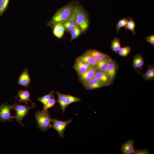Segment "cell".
<instances>
[{"label": "cell", "instance_id": "9", "mask_svg": "<svg viewBox=\"0 0 154 154\" xmlns=\"http://www.w3.org/2000/svg\"><path fill=\"white\" fill-rule=\"evenodd\" d=\"M93 66H94L81 61L76 58L73 67L77 74H82Z\"/></svg>", "mask_w": 154, "mask_h": 154}, {"label": "cell", "instance_id": "11", "mask_svg": "<svg viewBox=\"0 0 154 154\" xmlns=\"http://www.w3.org/2000/svg\"><path fill=\"white\" fill-rule=\"evenodd\" d=\"M93 78L100 81L106 86L110 85L113 82L105 71L97 72L95 74Z\"/></svg>", "mask_w": 154, "mask_h": 154}, {"label": "cell", "instance_id": "22", "mask_svg": "<svg viewBox=\"0 0 154 154\" xmlns=\"http://www.w3.org/2000/svg\"><path fill=\"white\" fill-rule=\"evenodd\" d=\"M121 40L119 38L114 37L111 42V49L114 52L117 53L121 48Z\"/></svg>", "mask_w": 154, "mask_h": 154}, {"label": "cell", "instance_id": "12", "mask_svg": "<svg viewBox=\"0 0 154 154\" xmlns=\"http://www.w3.org/2000/svg\"><path fill=\"white\" fill-rule=\"evenodd\" d=\"M86 89L92 90L106 86L104 84L98 80L93 78L83 84Z\"/></svg>", "mask_w": 154, "mask_h": 154}, {"label": "cell", "instance_id": "33", "mask_svg": "<svg viewBox=\"0 0 154 154\" xmlns=\"http://www.w3.org/2000/svg\"><path fill=\"white\" fill-rule=\"evenodd\" d=\"M146 41L152 45H154V35L148 36L145 38Z\"/></svg>", "mask_w": 154, "mask_h": 154}, {"label": "cell", "instance_id": "15", "mask_svg": "<svg viewBox=\"0 0 154 154\" xmlns=\"http://www.w3.org/2000/svg\"><path fill=\"white\" fill-rule=\"evenodd\" d=\"M117 68V65L116 61L112 60L109 64L105 71L112 81L116 77Z\"/></svg>", "mask_w": 154, "mask_h": 154}, {"label": "cell", "instance_id": "10", "mask_svg": "<svg viewBox=\"0 0 154 154\" xmlns=\"http://www.w3.org/2000/svg\"><path fill=\"white\" fill-rule=\"evenodd\" d=\"M84 53L92 56L97 61L110 57L106 54L94 49L88 50Z\"/></svg>", "mask_w": 154, "mask_h": 154}, {"label": "cell", "instance_id": "27", "mask_svg": "<svg viewBox=\"0 0 154 154\" xmlns=\"http://www.w3.org/2000/svg\"><path fill=\"white\" fill-rule=\"evenodd\" d=\"M65 98L68 106L72 103L79 102L81 101V99L80 98L69 94H65Z\"/></svg>", "mask_w": 154, "mask_h": 154}, {"label": "cell", "instance_id": "19", "mask_svg": "<svg viewBox=\"0 0 154 154\" xmlns=\"http://www.w3.org/2000/svg\"><path fill=\"white\" fill-rule=\"evenodd\" d=\"M53 27V33L54 36L58 38H61L65 30L63 23H58Z\"/></svg>", "mask_w": 154, "mask_h": 154}, {"label": "cell", "instance_id": "28", "mask_svg": "<svg viewBox=\"0 0 154 154\" xmlns=\"http://www.w3.org/2000/svg\"><path fill=\"white\" fill-rule=\"evenodd\" d=\"M130 17L124 18L120 20L117 23L116 28L117 33H118L120 29L122 27H124L127 23Z\"/></svg>", "mask_w": 154, "mask_h": 154}, {"label": "cell", "instance_id": "5", "mask_svg": "<svg viewBox=\"0 0 154 154\" xmlns=\"http://www.w3.org/2000/svg\"><path fill=\"white\" fill-rule=\"evenodd\" d=\"M12 109V105L7 102L2 103L0 106V121L3 122L12 121L13 118L11 112Z\"/></svg>", "mask_w": 154, "mask_h": 154}, {"label": "cell", "instance_id": "3", "mask_svg": "<svg viewBox=\"0 0 154 154\" xmlns=\"http://www.w3.org/2000/svg\"><path fill=\"white\" fill-rule=\"evenodd\" d=\"M38 126L40 130L46 131L51 127L52 119L48 110L37 111L35 114Z\"/></svg>", "mask_w": 154, "mask_h": 154}, {"label": "cell", "instance_id": "1", "mask_svg": "<svg viewBox=\"0 0 154 154\" xmlns=\"http://www.w3.org/2000/svg\"><path fill=\"white\" fill-rule=\"evenodd\" d=\"M77 5V4L71 3L59 9L53 16L47 25L52 28L58 23H63L69 20L74 21Z\"/></svg>", "mask_w": 154, "mask_h": 154}, {"label": "cell", "instance_id": "23", "mask_svg": "<svg viewBox=\"0 0 154 154\" xmlns=\"http://www.w3.org/2000/svg\"><path fill=\"white\" fill-rule=\"evenodd\" d=\"M65 30L69 33H71L75 27L78 26L74 21L69 20L63 23Z\"/></svg>", "mask_w": 154, "mask_h": 154}, {"label": "cell", "instance_id": "24", "mask_svg": "<svg viewBox=\"0 0 154 154\" xmlns=\"http://www.w3.org/2000/svg\"><path fill=\"white\" fill-rule=\"evenodd\" d=\"M54 91L52 90L48 94L45 95L41 97L38 98L37 100L42 103L43 104V106H44L45 105L51 98L52 96L54 95Z\"/></svg>", "mask_w": 154, "mask_h": 154}, {"label": "cell", "instance_id": "29", "mask_svg": "<svg viewBox=\"0 0 154 154\" xmlns=\"http://www.w3.org/2000/svg\"><path fill=\"white\" fill-rule=\"evenodd\" d=\"M81 32L80 28L78 25L70 33H71L70 41H72L78 38L81 34Z\"/></svg>", "mask_w": 154, "mask_h": 154}, {"label": "cell", "instance_id": "21", "mask_svg": "<svg viewBox=\"0 0 154 154\" xmlns=\"http://www.w3.org/2000/svg\"><path fill=\"white\" fill-rule=\"evenodd\" d=\"M143 78L145 80H149L154 78V67L153 65L148 66L147 70L145 74L141 75Z\"/></svg>", "mask_w": 154, "mask_h": 154}, {"label": "cell", "instance_id": "16", "mask_svg": "<svg viewBox=\"0 0 154 154\" xmlns=\"http://www.w3.org/2000/svg\"><path fill=\"white\" fill-rule=\"evenodd\" d=\"M113 60L110 57L98 61L95 66L97 71H105L106 69L109 64Z\"/></svg>", "mask_w": 154, "mask_h": 154}, {"label": "cell", "instance_id": "4", "mask_svg": "<svg viewBox=\"0 0 154 154\" xmlns=\"http://www.w3.org/2000/svg\"><path fill=\"white\" fill-rule=\"evenodd\" d=\"M13 109L15 111V115L13 116L16 121L24 127L22 122V119L28 114L31 109L35 108L36 107L35 104L33 103L31 106L20 104L16 102L12 105Z\"/></svg>", "mask_w": 154, "mask_h": 154}, {"label": "cell", "instance_id": "25", "mask_svg": "<svg viewBox=\"0 0 154 154\" xmlns=\"http://www.w3.org/2000/svg\"><path fill=\"white\" fill-rule=\"evenodd\" d=\"M135 24L133 18L130 17L127 23L124 27L126 29L131 31L133 35H135Z\"/></svg>", "mask_w": 154, "mask_h": 154}, {"label": "cell", "instance_id": "14", "mask_svg": "<svg viewBox=\"0 0 154 154\" xmlns=\"http://www.w3.org/2000/svg\"><path fill=\"white\" fill-rule=\"evenodd\" d=\"M134 141L132 139L127 140L121 146V151L123 154H132L134 150Z\"/></svg>", "mask_w": 154, "mask_h": 154}, {"label": "cell", "instance_id": "30", "mask_svg": "<svg viewBox=\"0 0 154 154\" xmlns=\"http://www.w3.org/2000/svg\"><path fill=\"white\" fill-rule=\"evenodd\" d=\"M57 102V101L56 100L53 95L46 104L43 106V110H48V109L53 107Z\"/></svg>", "mask_w": 154, "mask_h": 154}, {"label": "cell", "instance_id": "26", "mask_svg": "<svg viewBox=\"0 0 154 154\" xmlns=\"http://www.w3.org/2000/svg\"><path fill=\"white\" fill-rule=\"evenodd\" d=\"M131 51L130 47L128 45L121 48L117 53L123 57H125L128 56Z\"/></svg>", "mask_w": 154, "mask_h": 154}, {"label": "cell", "instance_id": "31", "mask_svg": "<svg viewBox=\"0 0 154 154\" xmlns=\"http://www.w3.org/2000/svg\"><path fill=\"white\" fill-rule=\"evenodd\" d=\"M9 1V0H0V17L5 11Z\"/></svg>", "mask_w": 154, "mask_h": 154}, {"label": "cell", "instance_id": "17", "mask_svg": "<svg viewBox=\"0 0 154 154\" xmlns=\"http://www.w3.org/2000/svg\"><path fill=\"white\" fill-rule=\"evenodd\" d=\"M144 62L143 57L140 54H137L134 56L132 66L134 70L141 67Z\"/></svg>", "mask_w": 154, "mask_h": 154}, {"label": "cell", "instance_id": "2", "mask_svg": "<svg viewBox=\"0 0 154 154\" xmlns=\"http://www.w3.org/2000/svg\"><path fill=\"white\" fill-rule=\"evenodd\" d=\"M89 21L88 16L86 11L81 6L78 5L74 21L80 27L83 33H85L88 29Z\"/></svg>", "mask_w": 154, "mask_h": 154}, {"label": "cell", "instance_id": "8", "mask_svg": "<svg viewBox=\"0 0 154 154\" xmlns=\"http://www.w3.org/2000/svg\"><path fill=\"white\" fill-rule=\"evenodd\" d=\"M31 79L27 68H25L19 76L17 84L25 87H29Z\"/></svg>", "mask_w": 154, "mask_h": 154}, {"label": "cell", "instance_id": "13", "mask_svg": "<svg viewBox=\"0 0 154 154\" xmlns=\"http://www.w3.org/2000/svg\"><path fill=\"white\" fill-rule=\"evenodd\" d=\"M31 93L27 90H19L18 91L15 98H19V102H24L27 105L28 102H32V101L30 98Z\"/></svg>", "mask_w": 154, "mask_h": 154}, {"label": "cell", "instance_id": "7", "mask_svg": "<svg viewBox=\"0 0 154 154\" xmlns=\"http://www.w3.org/2000/svg\"><path fill=\"white\" fill-rule=\"evenodd\" d=\"M97 72L95 66H93L85 72L82 74H78L79 80L83 85L93 78L95 74Z\"/></svg>", "mask_w": 154, "mask_h": 154}, {"label": "cell", "instance_id": "20", "mask_svg": "<svg viewBox=\"0 0 154 154\" xmlns=\"http://www.w3.org/2000/svg\"><path fill=\"white\" fill-rule=\"evenodd\" d=\"M77 58L81 61L94 66H95L98 62L96 59L92 56L84 53L82 55L78 57Z\"/></svg>", "mask_w": 154, "mask_h": 154}, {"label": "cell", "instance_id": "6", "mask_svg": "<svg viewBox=\"0 0 154 154\" xmlns=\"http://www.w3.org/2000/svg\"><path fill=\"white\" fill-rule=\"evenodd\" d=\"M73 121L70 119L66 121L58 120L56 119H52V124L50 127L55 129L58 132L60 137H64V132L67 126Z\"/></svg>", "mask_w": 154, "mask_h": 154}, {"label": "cell", "instance_id": "18", "mask_svg": "<svg viewBox=\"0 0 154 154\" xmlns=\"http://www.w3.org/2000/svg\"><path fill=\"white\" fill-rule=\"evenodd\" d=\"M58 97L57 102L60 106L63 113H64L68 105L67 104L65 98V94H62L58 91L56 92Z\"/></svg>", "mask_w": 154, "mask_h": 154}, {"label": "cell", "instance_id": "32", "mask_svg": "<svg viewBox=\"0 0 154 154\" xmlns=\"http://www.w3.org/2000/svg\"><path fill=\"white\" fill-rule=\"evenodd\" d=\"M133 154H149V151L146 149H138L134 148Z\"/></svg>", "mask_w": 154, "mask_h": 154}]
</instances>
